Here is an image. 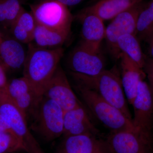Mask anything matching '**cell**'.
Wrapping results in <instances>:
<instances>
[{
  "mask_svg": "<svg viewBox=\"0 0 153 153\" xmlns=\"http://www.w3.org/2000/svg\"><path fill=\"white\" fill-rule=\"evenodd\" d=\"M149 44V53L150 57L149 59L153 61V33L147 39Z\"/></svg>",
  "mask_w": 153,
  "mask_h": 153,
  "instance_id": "31",
  "label": "cell"
},
{
  "mask_svg": "<svg viewBox=\"0 0 153 153\" xmlns=\"http://www.w3.org/2000/svg\"><path fill=\"white\" fill-rule=\"evenodd\" d=\"M10 30L13 38L22 44H29L32 42V35L18 24L14 23L11 27Z\"/></svg>",
  "mask_w": 153,
  "mask_h": 153,
  "instance_id": "25",
  "label": "cell"
},
{
  "mask_svg": "<svg viewBox=\"0 0 153 153\" xmlns=\"http://www.w3.org/2000/svg\"><path fill=\"white\" fill-rule=\"evenodd\" d=\"M0 24L5 26L6 13L4 0H0Z\"/></svg>",
  "mask_w": 153,
  "mask_h": 153,
  "instance_id": "29",
  "label": "cell"
},
{
  "mask_svg": "<svg viewBox=\"0 0 153 153\" xmlns=\"http://www.w3.org/2000/svg\"><path fill=\"white\" fill-rule=\"evenodd\" d=\"M142 0H98L85 10L95 14L103 21L111 20Z\"/></svg>",
  "mask_w": 153,
  "mask_h": 153,
  "instance_id": "18",
  "label": "cell"
},
{
  "mask_svg": "<svg viewBox=\"0 0 153 153\" xmlns=\"http://www.w3.org/2000/svg\"><path fill=\"white\" fill-rule=\"evenodd\" d=\"M0 132H10L13 134L11 131V129L8 125L6 121L4 119L1 113H0Z\"/></svg>",
  "mask_w": 153,
  "mask_h": 153,
  "instance_id": "28",
  "label": "cell"
},
{
  "mask_svg": "<svg viewBox=\"0 0 153 153\" xmlns=\"http://www.w3.org/2000/svg\"><path fill=\"white\" fill-rule=\"evenodd\" d=\"M69 33L36 25L33 33L32 44L45 49L60 48L66 41Z\"/></svg>",
  "mask_w": 153,
  "mask_h": 153,
  "instance_id": "19",
  "label": "cell"
},
{
  "mask_svg": "<svg viewBox=\"0 0 153 153\" xmlns=\"http://www.w3.org/2000/svg\"><path fill=\"white\" fill-rule=\"evenodd\" d=\"M67 7L75 6L82 2L84 0H55Z\"/></svg>",
  "mask_w": 153,
  "mask_h": 153,
  "instance_id": "30",
  "label": "cell"
},
{
  "mask_svg": "<svg viewBox=\"0 0 153 153\" xmlns=\"http://www.w3.org/2000/svg\"><path fill=\"white\" fill-rule=\"evenodd\" d=\"M121 68V79L125 94L130 104L132 105L136 96L141 80L146 74L143 69L139 67L123 53L119 57Z\"/></svg>",
  "mask_w": 153,
  "mask_h": 153,
  "instance_id": "16",
  "label": "cell"
},
{
  "mask_svg": "<svg viewBox=\"0 0 153 153\" xmlns=\"http://www.w3.org/2000/svg\"><path fill=\"white\" fill-rule=\"evenodd\" d=\"M2 38V37L1 36V33H0V42L1 41Z\"/></svg>",
  "mask_w": 153,
  "mask_h": 153,
  "instance_id": "32",
  "label": "cell"
},
{
  "mask_svg": "<svg viewBox=\"0 0 153 153\" xmlns=\"http://www.w3.org/2000/svg\"><path fill=\"white\" fill-rule=\"evenodd\" d=\"M153 33V0L148 6L144 7L137 21L136 36L146 40Z\"/></svg>",
  "mask_w": 153,
  "mask_h": 153,
  "instance_id": "21",
  "label": "cell"
},
{
  "mask_svg": "<svg viewBox=\"0 0 153 153\" xmlns=\"http://www.w3.org/2000/svg\"><path fill=\"white\" fill-rule=\"evenodd\" d=\"M4 89L27 117L28 114H35L41 99L37 96L32 85L25 76L8 81Z\"/></svg>",
  "mask_w": 153,
  "mask_h": 153,
  "instance_id": "12",
  "label": "cell"
},
{
  "mask_svg": "<svg viewBox=\"0 0 153 153\" xmlns=\"http://www.w3.org/2000/svg\"><path fill=\"white\" fill-rule=\"evenodd\" d=\"M43 96L55 101L64 111L81 105L60 66L46 86Z\"/></svg>",
  "mask_w": 153,
  "mask_h": 153,
  "instance_id": "11",
  "label": "cell"
},
{
  "mask_svg": "<svg viewBox=\"0 0 153 153\" xmlns=\"http://www.w3.org/2000/svg\"><path fill=\"white\" fill-rule=\"evenodd\" d=\"M0 113L28 153H43L38 142L28 128L27 116L7 94L0 89Z\"/></svg>",
  "mask_w": 153,
  "mask_h": 153,
  "instance_id": "4",
  "label": "cell"
},
{
  "mask_svg": "<svg viewBox=\"0 0 153 153\" xmlns=\"http://www.w3.org/2000/svg\"><path fill=\"white\" fill-rule=\"evenodd\" d=\"M100 137V132L94 125L82 105L64 111L63 132L64 137L84 134Z\"/></svg>",
  "mask_w": 153,
  "mask_h": 153,
  "instance_id": "15",
  "label": "cell"
},
{
  "mask_svg": "<svg viewBox=\"0 0 153 153\" xmlns=\"http://www.w3.org/2000/svg\"><path fill=\"white\" fill-rule=\"evenodd\" d=\"M133 125L134 130L153 136V96L148 82L141 80L133 102Z\"/></svg>",
  "mask_w": 153,
  "mask_h": 153,
  "instance_id": "9",
  "label": "cell"
},
{
  "mask_svg": "<svg viewBox=\"0 0 153 153\" xmlns=\"http://www.w3.org/2000/svg\"><path fill=\"white\" fill-rule=\"evenodd\" d=\"M70 73L94 76L105 70L104 59L100 53L93 52L79 44L71 52L67 60Z\"/></svg>",
  "mask_w": 153,
  "mask_h": 153,
  "instance_id": "10",
  "label": "cell"
},
{
  "mask_svg": "<svg viewBox=\"0 0 153 153\" xmlns=\"http://www.w3.org/2000/svg\"><path fill=\"white\" fill-rule=\"evenodd\" d=\"M14 23H16L24 28L32 36L37 25L31 12H28L25 9H23Z\"/></svg>",
  "mask_w": 153,
  "mask_h": 153,
  "instance_id": "24",
  "label": "cell"
},
{
  "mask_svg": "<svg viewBox=\"0 0 153 153\" xmlns=\"http://www.w3.org/2000/svg\"><path fill=\"white\" fill-rule=\"evenodd\" d=\"M63 53L61 47L45 49L29 44L23 76L30 82L39 98L43 97L44 90L59 66Z\"/></svg>",
  "mask_w": 153,
  "mask_h": 153,
  "instance_id": "1",
  "label": "cell"
},
{
  "mask_svg": "<svg viewBox=\"0 0 153 153\" xmlns=\"http://www.w3.org/2000/svg\"><path fill=\"white\" fill-rule=\"evenodd\" d=\"M106 140L112 153H153V136L134 129L111 132Z\"/></svg>",
  "mask_w": 153,
  "mask_h": 153,
  "instance_id": "8",
  "label": "cell"
},
{
  "mask_svg": "<svg viewBox=\"0 0 153 153\" xmlns=\"http://www.w3.org/2000/svg\"><path fill=\"white\" fill-rule=\"evenodd\" d=\"M6 13V27L10 28L24 8L20 0H4Z\"/></svg>",
  "mask_w": 153,
  "mask_h": 153,
  "instance_id": "23",
  "label": "cell"
},
{
  "mask_svg": "<svg viewBox=\"0 0 153 153\" xmlns=\"http://www.w3.org/2000/svg\"><path fill=\"white\" fill-rule=\"evenodd\" d=\"M117 46L120 53L125 54L139 67L143 69L146 59L136 35L128 34L120 36L117 40Z\"/></svg>",
  "mask_w": 153,
  "mask_h": 153,
  "instance_id": "20",
  "label": "cell"
},
{
  "mask_svg": "<svg viewBox=\"0 0 153 153\" xmlns=\"http://www.w3.org/2000/svg\"><path fill=\"white\" fill-rule=\"evenodd\" d=\"M25 151L20 140L13 134L0 132V153H15Z\"/></svg>",
  "mask_w": 153,
  "mask_h": 153,
  "instance_id": "22",
  "label": "cell"
},
{
  "mask_svg": "<svg viewBox=\"0 0 153 153\" xmlns=\"http://www.w3.org/2000/svg\"><path fill=\"white\" fill-rule=\"evenodd\" d=\"M58 153H112L106 140L84 134L64 137Z\"/></svg>",
  "mask_w": 153,
  "mask_h": 153,
  "instance_id": "14",
  "label": "cell"
},
{
  "mask_svg": "<svg viewBox=\"0 0 153 153\" xmlns=\"http://www.w3.org/2000/svg\"><path fill=\"white\" fill-rule=\"evenodd\" d=\"M64 111L56 102L43 97L37 108L34 127L47 140L63 134Z\"/></svg>",
  "mask_w": 153,
  "mask_h": 153,
  "instance_id": "6",
  "label": "cell"
},
{
  "mask_svg": "<svg viewBox=\"0 0 153 153\" xmlns=\"http://www.w3.org/2000/svg\"><path fill=\"white\" fill-rule=\"evenodd\" d=\"M75 88L91 111L111 132L134 129L132 121L95 91L77 83Z\"/></svg>",
  "mask_w": 153,
  "mask_h": 153,
  "instance_id": "3",
  "label": "cell"
},
{
  "mask_svg": "<svg viewBox=\"0 0 153 153\" xmlns=\"http://www.w3.org/2000/svg\"><path fill=\"white\" fill-rule=\"evenodd\" d=\"M144 7L142 2L133 6L111 19L106 27L105 39L110 51L116 58H119L120 55L117 46L118 39L126 34L136 35L138 17Z\"/></svg>",
  "mask_w": 153,
  "mask_h": 153,
  "instance_id": "7",
  "label": "cell"
},
{
  "mask_svg": "<svg viewBox=\"0 0 153 153\" xmlns=\"http://www.w3.org/2000/svg\"><path fill=\"white\" fill-rule=\"evenodd\" d=\"M27 51L23 44L13 37L2 38L0 42V64L6 71L24 68Z\"/></svg>",
  "mask_w": 153,
  "mask_h": 153,
  "instance_id": "17",
  "label": "cell"
},
{
  "mask_svg": "<svg viewBox=\"0 0 153 153\" xmlns=\"http://www.w3.org/2000/svg\"><path fill=\"white\" fill-rule=\"evenodd\" d=\"M82 25V40L79 44L97 53H100L102 42L105 38L103 20L95 14L85 10L78 16Z\"/></svg>",
  "mask_w": 153,
  "mask_h": 153,
  "instance_id": "13",
  "label": "cell"
},
{
  "mask_svg": "<svg viewBox=\"0 0 153 153\" xmlns=\"http://www.w3.org/2000/svg\"><path fill=\"white\" fill-rule=\"evenodd\" d=\"M146 76L148 79V85L153 96V61L151 59H146L143 68Z\"/></svg>",
  "mask_w": 153,
  "mask_h": 153,
  "instance_id": "26",
  "label": "cell"
},
{
  "mask_svg": "<svg viewBox=\"0 0 153 153\" xmlns=\"http://www.w3.org/2000/svg\"><path fill=\"white\" fill-rule=\"evenodd\" d=\"M30 8L38 25L70 33L73 17L68 7L55 0H43Z\"/></svg>",
  "mask_w": 153,
  "mask_h": 153,
  "instance_id": "5",
  "label": "cell"
},
{
  "mask_svg": "<svg viewBox=\"0 0 153 153\" xmlns=\"http://www.w3.org/2000/svg\"><path fill=\"white\" fill-rule=\"evenodd\" d=\"M77 84L95 91L109 103L120 110L132 121L125 94L122 84L121 76L116 67L105 70L94 76H84L70 73Z\"/></svg>",
  "mask_w": 153,
  "mask_h": 153,
  "instance_id": "2",
  "label": "cell"
},
{
  "mask_svg": "<svg viewBox=\"0 0 153 153\" xmlns=\"http://www.w3.org/2000/svg\"><path fill=\"white\" fill-rule=\"evenodd\" d=\"M7 82L5 70L0 64V89L5 88Z\"/></svg>",
  "mask_w": 153,
  "mask_h": 153,
  "instance_id": "27",
  "label": "cell"
}]
</instances>
